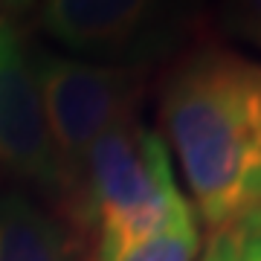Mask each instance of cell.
<instances>
[{
	"label": "cell",
	"instance_id": "cell-1",
	"mask_svg": "<svg viewBox=\"0 0 261 261\" xmlns=\"http://www.w3.org/2000/svg\"><path fill=\"white\" fill-rule=\"evenodd\" d=\"M160 137L206 232L261 209V61L197 41L160 82Z\"/></svg>",
	"mask_w": 261,
	"mask_h": 261
},
{
	"label": "cell",
	"instance_id": "cell-2",
	"mask_svg": "<svg viewBox=\"0 0 261 261\" xmlns=\"http://www.w3.org/2000/svg\"><path fill=\"white\" fill-rule=\"evenodd\" d=\"M186 203L163 137L142 116H128L93 142L67 224L87 241L125 244L168 224Z\"/></svg>",
	"mask_w": 261,
	"mask_h": 261
},
{
	"label": "cell",
	"instance_id": "cell-3",
	"mask_svg": "<svg viewBox=\"0 0 261 261\" xmlns=\"http://www.w3.org/2000/svg\"><path fill=\"white\" fill-rule=\"evenodd\" d=\"M206 0H44L38 23L99 64L151 73L200 41Z\"/></svg>",
	"mask_w": 261,
	"mask_h": 261
},
{
	"label": "cell",
	"instance_id": "cell-4",
	"mask_svg": "<svg viewBox=\"0 0 261 261\" xmlns=\"http://www.w3.org/2000/svg\"><path fill=\"white\" fill-rule=\"evenodd\" d=\"M32 70L49 140L64 174L67 200L61 221H67L79 174L93 142L116 122L140 116L148 73L134 67L99 64L79 56H58L47 49L32 53Z\"/></svg>",
	"mask_w": 261,
	"mask_h": 261
},
{
	"label": "cell",
	"instance_id": "cell-5",
	"mask_svg": "<svg viewBox=\"0 0 261 261\" xmlns=\"http://www.w3.org/2000/svg\"><path fill=\"white\" fill-rule=\"evenodd\" d=\"M0 177L32 189L64 212V174L41 108L32 53L18 32L0 53Z\"/></svg>",
	"mask_w": 261,
	"mask_h": 261
},
{
	"label": "cell",
	"instance_id": "cell-6",
	"mask_svg": "<svg viewBox=\"0 0 261 261\" xmlns=\"http://www.w3.org/2000/svg\"><path fill=\"white\" fill-rule=\"evenodd\" d=\"M90 241L27 192L0 195V261H84Z\"/></svg>",
	"mask_w": 261,
	"mask_h": 261
},
{
	"label": "cell",
	"instance_id": "cell-7",
	"mask_svg": "<svg viewBox=\"0 0 261 261\" xmlns=\"http://www.w3.org/2000/svg\"><path fill=\"white\" fill-rule=\"evenodd\" d=\"M200 250V224L186 203L168 224L145 238L125 244L90 241V261H195Z\"/></svg>",
	"mask_w": 261,
	"mask_h": 261
},
{
	"label": "cell",
	"instance_id": "cell-8",
	"mask_svg": "<svg viewBox=\"0 0 261 261\" xmlns=\"http://www.w3.org/2000/svg\"><path fill=\"white\" fill-rule=\"evenodd\" d=\"M197 261H261V209L206 232Z\"/></svg>",
	"mask_w": 261,
	"mask_h": 261
},
{
	"label": "cell",
	"instance_id": "cell-9",
	"mask_svg": "<svg viewBox=\"0 0 261 261\" xmlns=\"http://www.w3.org/2000/svg\"><path fill=\"white\" fill-rule=\"evenodd\" d=\"M221 20L226 35L261 53V0H221Z\"/></svg>",
	"mask_w": 261,
	"mask_h": 261
},
{
	"label": "cell",
	"instance_id": "cell-10",
	"mask_svg": "<svg viewBox=\"0 0 261 261\" xmlns=\"http://www.w3.org/2000/svg\"><path fill=\"white\" fill-rule=\"evenodd\" d=\"M15 32H18V29L12 27L9 20H6V18H0V53L6 49V44L12 41V35H15Z\"/></svg>",
	"mask_w": 261,
	"mask_h": 261
},
{
	"label": "cell",
	"instance_id": "cell-11",
	"mask_svg": "<svg viewBox=\"0 0 261 261\" xmlns=\"http://www.w3.org/2000/svg\"><path fill=\"white\" fill-rule=\"evenodd\" d=\"M3 3H6L9 9H27V6H32L35 0H3Z\"/></svg>",
	"mask_w": 261,
	"mask_h": 261
},
{
	"label": "cell",
	"instance_id": "cell-12",
	"mask_svg": "<svg viewBox=\"0 0 261 261\" xmlns=\"http://www.w3.org/2000/svg\"><path fill=\"white\" fill-rule=\"evenodd\" d=\"M84 261H90V252H87V255H84Z\"/></svg>",
	"mask_w": 261,
	"mask_h": 261
}]
</instances>
